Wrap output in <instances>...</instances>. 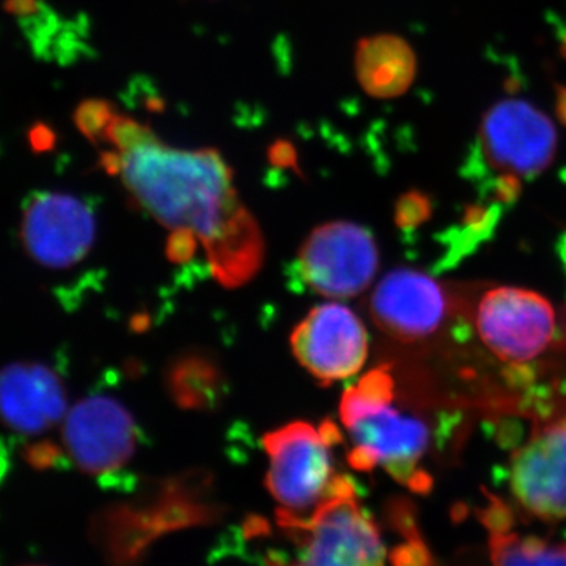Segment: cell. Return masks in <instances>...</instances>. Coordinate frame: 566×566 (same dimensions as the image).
Instances as JSON below:
<instances>
[{
	"mask_svg": "<svg viewBox=\"0 0 566 566\" xmlns=\"http://www.w3.org/2000/svg\"><path fill=\"white\" fill-rule=\"evenodd\" d=\"M290 344L297 363L324 386L352 378L367 363V327L344 304L316 305L294 327Z\"/></svg>",
	"mask_w": 566,
	"mask_h": 566,
	"instance_id": "cell-10",
	"label": "cell"
},
{
	"mask_svg": "<svg viewBox=\"0 0 566 566\" xmlns=\"http://www.w3.org/2000/svg\"><path fill=\"white\" fill-rule=\"evenodd\" d=\"M502 216V205H471L465 208L463 222L446 238L447 255L444 263L452 266L465 253L474 251L480 241L488 240Z\"/></svg>",
	"mask_w": 566,
	"mask_h": 566,
	"instance_id": "cell-17",
	"label": "cell"
},
{
	"mask_svg": "<svg viewBox=\"0 0 566 566\" xmlns=\"http://www.w3.org/2000/svg\"><path fill=\"white\" fill-rule=\"evenodd\" d=\"M512 516L490 524V554L495 565H566V543H549L512 531Z\"/></svg>",
	"mask_w": 566,
	"mask_h": 566,
	"instance_id": "cell-15",
	"label": "cell"
},
{
	"mask_svg": "<svg viewBox=\"0 0 566 566\" xmlns=\"http://www.w3.org/2000/svg\"><path fill=\"white\" fill-rule=\"evenodd\" d=\"M556 148L554 123L523 99L495 103L480 125L479 156L495 172L536 177L553 163Z\"/></svg>",
	"mask_w": 566,
	"mask_h": 566,
	"instance_id": "cell-8",
	"label": "cell"
},
{
	"mask_svg": "<svg viewBox=\"0 0 566 566\" xmlns=\"http://www.w3.org/2000/svg\"><path fill=\"white\" fill-rule=\"evenodd\" d=\"M342 441L337 424L292 422L264 434L266 488L281 512L307 515L333 491L338 476L334 447Z\"/></svg>",
	"mask_w": 566,
	"mask_h": 566,
	"instance_id": "cell-4",
	"label": "cell"
},
{
	"mask_svg": "<svg viewBox=\"0 0 566 566\" xmlns=\"http://www.w3.org/2000/svg\"><path fill=\"white\" fill-rule=\"evenodd\" d=\"M39 0H7L6 10L18 17H31L39 13Z\"/></svg>",
	"mask_w": 566,
	"mask_h": 566,
	"instance_id": "cell-24",
	"label": "cell"
},
{
	"mask_svg": "<svg viewBox=\"0 0 566 566\" xmlns=\"http://www.w3.org/2000/svg\"><path fill=\"white\" fill-rule=\"evenodd\" d=\"M556 114L558 120L566 126V85H560L556 91Z\"/></svg>",
	"mask_w": 566,
	"mask_h": 566,
	"instance_id": "cell-25",
	"label": "cell"
},
{
	"mask_svg": "<svg viewBox=\"0 0 566 566\" xmlns=\"http://www.w3.org/2000/svg\"><path fill=\"white\" fill-rule=\"evenodd\" d=\"M558 251H560L562 260H564V264L566 268V234L562 238L560 245H558Z\"/></svg>",
	"mask_w": 566,
	"mask_h": 566,
	"instance_id": "cell-26",
	"label": "cell"
},
{
	"mask_svg": "<svg viewBox=\"0 0 566 566\" xmlns=\"http://www.w3.org/2000/svg\"><path fill=\"white\" fill-rule=\"evenodd\" d=\"M475 327L486 348L502 363L524 365L553 344L556 312L542 294L497 286L480 297Z\"/></svg>",
	"mask_w": 566,
	"mask_h": 566,
	"instance_id": "cell-7",
	"label": "cell"
},
{
	"mask_svg": "<svg viewBox=\"0 0 566 566\" xmlns=\"http://www.w3.org/2000/svg\"><path fill=\"white\" fill-rule=\"evenodd\" d=\"M156 139H158V136L150 126L118 114L112 118L106 129V136H104V140L111 142L115 150L120 153L136 150L142 145Z\"/></svg>",
	"mask_w": 566,
	"mask_h": 566,
	"instance_id": "cell-19",
	"label": "cell"
},
{
	"mask_svg": "<svg viewBox=\"0 0 566 566\" xmlns=\"http://www.w3.org/2000/svg\"><path fill=\"white\" fill-rule=\"evenodd\" d=\"M510 493L532 516L566 520V417L535 431L510 460Z\"/></svg>",
	"mask_w": 566,
	"mask_h": 566,
	"instance_id": "cell-11",
	"label": "cell"
},
{
	"mask_svg": "<svg viewBox=\"0 0 566 566\" xmlns=\"http://www.w3.org/2000/svg\"><path fill=\"white\" fill-rule=\"evenodd\" d=\"M279 527L296 547L297 564L382 565L387 547L356 485L340 475L333 491L307 516L277 513Z\"/></svg>",
	"mask_w": 566,
	"mask_h": 566,
	"instance_id": "cell-3",
	"label": "cell"
},
{
	"mask_svg": "<svg viewBox=\"0 0 566 566\" xmlns=\"http://www.w3.org/2000/svg\"><path fill=\"white\" fill-rule=\"evenodd\" d=\"M66 455L85 474L117 479L133 463L140 444L136 419L117 398L93 394L63 419Z\"/></svg>",
	"mask_w": 566,
	"mask_h": 566,
	"instance_id": "cell-6",
	"label": "cell"
},
{
	"mask_svg": "<svg viewBox=\"0 0 566 566\" xmlns=\"http://www.w3.org/2000/svg\"><path fill=\"white\" fill-rule=\"evenodd\" d=\"M564 51H565V54H566V39L564 40Z\"/></svg>",
	"mask_w": 566,
	"mask_h": 566,
	"instance_id": "cell-28",
	"label": "cell"
},
{
	"mask_svg": "<svg viewBox=\"0 0 566 566\" xmlns=\"http://www.w3.org/2000/svg\"><path fill=\"white\" fill-rule=\"evenodd\" d=\"M61 458V450L54 444H46V442H40V444L32 446L31 449L28 450L29 463L35 465V468L54 465Z\"/></svg>",
	"mask_w": 566,
	"mask_h": 566,
	"instance_id": "cell-22",
	"label": "cell"
},
{
	"mask_svg": "<svg viewBox=\"0 0 566 566\" xmlns=\"http://www.w3.org/2000/svg\"><path fill=\"white\" fill-rule=\"evenodd\" d=\"M431 214V202L427 193L409 191L395 205V222L400 229H416Z\"/></svg>",
	"mask_w": 566,
	"mask_h": 566,
	"instance_id": "cell-20",
	"label": "cell"
},
{
	"mask_svg": "<svg viewBox=\"0 0 566 566\" xmlns=\"http://www.w3.org/2000/svg\"><path fill=\"white\" fill-rule=\"evenodd\" d=\"M122 155L120 178L133 202L170 232L196 234L222 285H243L260 270L263 233L221 153L180 150L158 137Z\"/></svg>",
	"mask_w": 566,
	"mask_h": 566,
	"instance_id": "cell-1",
	"label": "cell"
},
{
	"mask_svg": "<svg viewBox=\"0 0 566 566\" xmlns=\"http://www.w3.org/2000/svg\"><path fill=\"white\" fill-rule=\"evenodd\" d=\"M379 252L370 230L354 222L316 227L305 238L294 270L304 289L331 300H348L374 282Z\"/></svg>",
	"mask_w": 566,
	"mask_h": 566,
	"instance_id": "cell-5",
	"label": "cell"
},
{
	"mask_svg": "<svg viewBox=\"0 0 566 566\" xmlns=\"http://www.w3.org/2000/svg\"><path fill=\"white\" fill-rule=\"evenodd\" d=\"M115 115L114 104L106 99H85L74 112V125L85 139L98 144Z\"/></svg>",
	"mask_w": 566,
	"mask_h": 566,
	"instance_id": "cell-18",
	"label": "cell"
},
{
	"mask_svg": "<svg viewBox=\"0 0 566 566\" xmlns=\"http://www.w3.org/2000/svg\"><path fill=\"white\" fill-rule=\"evenodd\" d=\"M449 311L444 286L411 268L386 274L370 300L371 318L379 329L401 342L431 337L441 329Z\"/></svg>",
	"mask_w": 566,
	"mask_h": 566,
	"instance_id": "cell-12",
	"label": "cell"
},
{
	"mask_svg": "<svg viewBox=\"0 0 566 566\" xmlns=\"http://www.w3.org/2000/svg\"><path fill=\"white\" fill-rule=\"evenodd\" d=\"M357 81L374 98L390 99L403 95L416 80V55L397 35H375L357 43L354 54Z\"/></svg>",
	"mask_w": 566,
	"mask_h": 566,
	"instance_id": "cell-14",
	"label": "cell"
},
{
	"mask_svg": "<svg viewBox=\"0 0 566 566\" xmlns=\"http://www.w3.org/2000/svg\"><path fill=\"white\" fill-rule=\"evenodd\" d=\"M29 139H31L33 150L50 151L51 148L54 147L57 137H55V133L52 132L50 126L36 125L31 129Z\"/></svg>",
	"mask_w": 566,
	"mask_h": 566,
	"instance_id": "cell-23",
	"label": "cell"
},
{
	"mask_svg": "<svg viewBox=\"0 0 566 566\" xmlns=\"http://www.w3.org/2000/svg\"><path fill=\"white\" fill-rule=\"evenodd\" d=\"M69 400L61 376L48 365L11 364L0 370V422L17 433H46L63 422Z\"/></svg>",
	"mask_w": 566,
	"mask_h": 566,
	"instance_id": "cell-13",
	"label": "cell"
},
{
	"mask_svg": "<svg viewBox=\"0 0 566 566\" xmlns=\"http://www.w3.org/2000/svg\"><path fill=\"white\" fill-rule=\"evenodd\" d=\"M266 156L271 166L277 167V169L293 170L297 177H304L303 170H301L300 167V159H297V150L293 142L286 139L274 140L273 144L268 147Z\"/></svg>",
	"mask_w": 566,
	"mask_h": 566,
	"instance_id": "cell-21",
	"label": "cell"
},
{
	"mask_svg": "<svg viewBox=\"0 0 566 566\" xmlns=\"http://www.w3.org/2000/svg\"><path fill=\"white\" fill-rule=\"evenodd\" d=\"M21 240L41 266L66 270L81 263L96 240L92 203L71 193H32L22 211Z\"/></svg>",
	"mask_w": 566,
	"mask_h": 566,
	"instance_id": "cell-9",
	"label": "cell"
},
{
	"mask_svg": "<svg viewBox=\"0 0 566 566\" xmlns=\"http://www.w3.org/2000/svg\"><path fill=\"white\" fill-rule=\"evenodd\" d=\"M221 382L214 364L200 356L182 357L170 370V390L175 400L186 408H205L214 403Z\"/></svg>",
	"mask_w": 566,
	"mask_h": 566,
	"instance_id": "cell-16",
	"label": "cell"
},
{
	"mask_svg": "<svg viewBox=\"0 0 566 566\" xmlns=\"http://www.w3.org/2000/svg\"><path fill=\"white\" fill-rule=\"evenodd\" d=\"M564 329H565V335H566V308H565V315H564Z\"/></svg>",
	"mask_w": 566,
	"mask_h": 566,
	"instance_id": "cell-27",
	"label": "cell"
},
{
	"mask_svg": "<svg viewBox=\"0 0 566 566\" xmlns=\"http://www.w3.org/2000/svg\"><path fill=\"white\" fill-rule=\"evenodd\" d=\"M389 365L368 371L342 395L340 420L352 439L349 464L360 472L385 469L398 483L427 493L431 476L422 468L431 431L422 417L406 412L395 401Z\"/></svg>",
	"mask_w": 566,
	"mask_h": 566,
	"instance_id": "cell-2",
	"label": "cell"
}]
</instances>
